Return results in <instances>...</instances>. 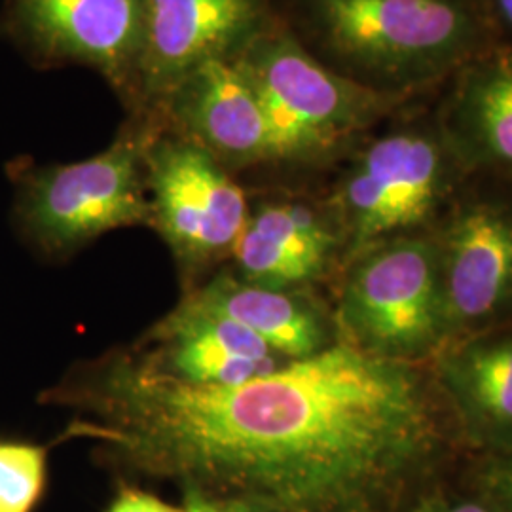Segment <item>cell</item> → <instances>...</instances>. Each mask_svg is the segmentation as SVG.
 I'll list each match as a JSON object with an SVG mask.
<instances>
[{"instance_id": "obj_19", "label": "cell", "mask_w": 512, "mask_h": 512, "mask_svg": "<svg viewBox=\"0 0 512 512\" xmlns=\"http://www.w3.org/2000/svg\"><path fill=\"white\" fill-rule=\"evenodd\" d=\"M488 490L503 512H512V454L488 471Z\"/></svg>"}, {"instance_id": "obj_8", "label": "cell", "mask_w": 512, "mask_h": 512, "mask_svg": "<svg viewBox=\"0 0 512 512\" xmlns=\"http://www.w3.org/2000/svg\"><path fill=\"white\" fill-rule=\"evenodd\" d=\"M145 38L139 84L169 97L186 74L209 59L236 55L255 37L258 0H143Z\"/></svg>"}, {"instance_id": "obj_16", "label": "cell", "mask_w": 512, "mask_h": 512, "mask_svg": "<svg viewBox=\"0 0 512 512\" xmlns=\"http://www.w3.org/2000/svg\"><path fill=\"white\" fill-rule=\"evenodd\" d=\"M471 110L486 150L512 165V67H497L476 82Z\"/></svg>"}, {"instance_id": "obj_2", "label": "cell", "mask_w": 512, "mask_h": 512, "mask_svg": "<svg viewBox=\"0 0 512 512\" xmlns=\"http://www.w3.org/2000/svg\"><path fill=\"white\" fill-rule=\"evenodd\" d=\"M147 135L128 131L88 160L40 171L23 196V222L48 251H71L128 226L152 224Z\"/></svg>"}, {"instance_id": "obj_11", "label": "cell", "mask_w": 512, "mask_h": 512, "mask_svg": "<svg viewBox=\"0 0 512 512\" xmlns=\"http://www.w3.org/2000/svg\"><path fill=\"white\" fill-rule=\"evenodd\" d=\"M439 175V152L423 137L393 135L374 143L344 190L357 243L420 222L435 200Z\"/></svg>"}, {"instance_id": "obj_13", "label": "cell", "mask_w": 512, "mask_h": 512, "mask_svg": "<svg viewBox=\"0 0 512 512\" xmlns=\"http://www.w3.org/2000/svg\"><path fill=\"white\" fill-rule=\"evenodd\" d=\"M448 321H473L512 294V224L475 211L459 220L442 270Z\"/></svg>"}, {"instance_id": "obj_20", "label": "cell", "mask_w": 512, "mask_h": 512, "mask_svg": "<svg viewBox=\"0 0 512 512\" xmlns=\"http://www.w3.org/2000/svg\"><path fill=\"white\" fill-rule=\"evenodd\" d=\"M420 512H490L473 501H429Z\"/></svg>"}, {"instance_id": "obj_15", "label": "cell", "mask_w": 512, "mask_h": 512, "mask_svg": "<svg viewBox=\"0 0 512 512\" xmlns=\"http://www.w3.org/2000/svg\"><path fill=\"white\" fill-rule=\"evenodd\" d=\"M440 372L476 437L495 444L512 442V336L454 349L442 359Z\"/></svg>"}, {"instance_id": "obj_4", "label": "cell", "mask_w": 512, "mask_h": 512, "mask_svg": "<svg viewBox=\"0 0 512 512\" xmlns=\"http://www.w3.org/2000/svg\"><path fill=\"white\" fill-rule=\"evenodd\" d=\"M446 321L442 272L423 241H401L359 262L340 302L346 340L397 361L433 348Z\"/></svg>"}, {"instance_id": "obj_3", "label": "cell", "mask_w": 512, "mask_h": 512, "mask_svg": "<svg viewBox=\"0 0 512 512\" xmlns=\"http://www.w3.org/2000/svg\"><path fill=\"white\" fill-rule=\"evenodd\" d=\"M236 57L266 110L275 158L330 147L382 105L372 90L330 73L287 35L253 37Z\"/></svg>"}, {"instance_id": "obj_22", "label": "cell", "mask_w": 512, "mask_h": 512, "mask_svg": "<svg viewBox=\"0 0 512 512\" xmlns=\"http://www.w3.org/2000/svg\"><path fill=\"white\" fill-rule=\"evenodd\" d=\"M499 8H501L505 19L512 25V0H499Z\"/></svg>"}, {"instance_id": "obj_9", "label": "cell", "mask_w": 512, "mask_h": 512, "mask_svg": "<svg viewBox=\"0 0 512 512\" xmlns=\"http://www.w3.org/2000/svg\"><path fill=\"white\" fill-rule=\"evenodd\" d=\"M167 101L184 137L224 167L274 160L266 110L236 55L205 61L184 76Z\"/></svg>"}, {"instance_id": "obj_21", "label": "cell", "mask_w": 512, "mask_h": 512, "mask_svg": "<svg viewBox=\"0 0 512 512\" xmlns=\"http://www.w3.org/2000/svg\"><path fill=\"white\" fill-rule=\"evenodd\" d=\"M184 512H207V497L196 492V490H190V488H184Z\"/></svg>"}, {"instance_id": "obj_7", "label": "cell", "mask_w": 512, "mask_h": 512, "mask_svg": "<svg viewBox=\"0 0 512 512\" xmlns=\"http://www.w3.org/2000/svg\"><path fill=\"white\" fill-rule=\"evenodd\" d=\"M12 8L42 54L90 65L120 88L139 82L143 0H12Z\"/></svg>"}, {"instance_id": "obj_10", "label": "cell", "mask_w": 512, "mask_h": 512, "mask_svg": "<svg viewBox=\"0 0 512 512\" xmlns=\"http://www.w3.org/2000/svg\"><path fill=\"white\" fill-rule=\"evenodd\" d=\"M137 351L148 365L196 385H238L274 370L275 353L251 330L190 294L164 317Z\"/></svg>"}, {"instance_id": "obj_14", "label": "cell", "mask_w": 512, "mask_h": 512, "mask_svg": "<svg viewBox=\"0 0 512 512\" xmlns=\"http://www.w3.org/2000/svg\"><path fill=\"white\" fill-rule=\"evenodd\" d=\"M190 296L251 330L275 355L289 361L306 359L329 344L321 315L298 296L220 274Z\"/></svg>"}, {"instance_id": "obj_17", "label": "cell", "mask_w": 512, "mask_h": 512, "mask_svg": "<svg viewBox=\"0 0 512 512\" xmlns=\"http://www.w3.org/2000/svg\"><path fill=\"white\" fill-rule=\"evenodd\" d=\"M46 484V450L0 442V512H31Z\"/></svg>"}, {"instance_id": "obj_12", "label": "cell", "mask_w": 512, "mask_h": 512, "mask_svg": "<svg viewBox=\"0 0 512 512\" xmlns=\"http://www.w3.org/2000/svg\"><path fill=\"white\" fill-rule=\"evenodd\" d=\"M332 234L302 203H266L249 213L232 256L241 279L285 291L319 274L332 249Z\"/></svg>"}, {"instance_id": "obj_6", "label": "cell", "mask_w": 512, "mask_h": 512, "mask_svg": "<svg viewBox=\"0 0 512 512\" xmlns=\"http://www.w3.org/2000/svg\"><path fill=\"white\" fill-rule=\"evenodd\" d=\"M317 14L334 48L378 69L437 61L469 31L463 12L446 0H317Z\"/></svg>"}, {"instance_id": "obj_1", "label": "cell", "mask_w": 512, "mask_h": 512, "mask_svg": "<svg viewBox=\"0 0 512 512\" xmlns=\"http://www.w3.org/2000/svg\"><path fill=\"white\" fill-rule=\"evenodd\" d=\"M67 437L141 475L266 512H378L435 450L418 376L348 340L238 385L118 351L54 391Z\"/></svg>"}, {"instance_id": "obj_5", "label": "cell", "mask_w": 512, "mask_h": 512, "mask_svg": "<svg viewBox=\"0 0 512 512\" xmlns=\"http://www.w3.org/2000/svg\"><path fill=\"white\" fill-rule=\"evenodd\" d=\"M147 188L152 224L179 260L203 266L232 255L249 207L211 152L184 135L150 141Z\"/></svg>"}, {"instance_id": "obj_18", "label": "cell", "mask_w": 512, "mask_h": 512, "mask_svg": "<svg viewBox=\"0 0 512 512\" xmlns=\"http://www.w3.org/2000/svg\"><path fill=\"white\" fill-rule=\"evenodd\" d=\"M107 512H184L175 509L169 503L162 501L156 495L139 492V490H124L114 499Z\"/></svg>"}]
</instances>
